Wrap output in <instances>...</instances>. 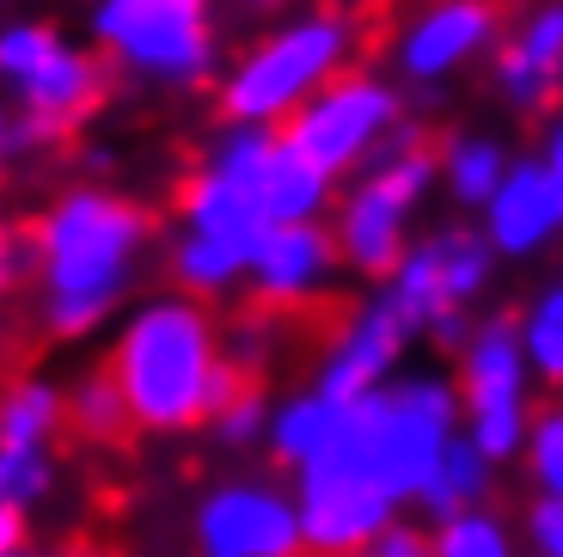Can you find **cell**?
Returning <instances> with one entry per match:
<instances>
[{"instance_id":"1","label":"cell","mask_w":563,"mask_h":557,"mask_svg":"<svg viewBox=\"0 0 563 557\" xmlns=\"http://www.w3.org/2000/svg\"><path fill=\"white\" fill-rule=\"evenodd\" d=\"M154 245V215L135 196L104 184L62 190L31 227V282L43 331L62 343L99 337L135 288V270Z\"/></svg>"},{"instance_id":"2","label":"cell","mask_w":563,"mask_h":557,"mask_svg":"<svg viewBox=\"0 0 563 557\" xmlns=\"http://www.w3.org/2000/svg\"><path fill=\"white\" fill-rule=\"evenodd\" d=\"M111 380L129 404V423L147 435L209 429V417L252 380L227 362L221 325L190 294H154L123 313L111 337Z\"/></svg>"},{"instance_id":"3","label":"cell","mask_w":563,"mask_h":557,"mask_svg":"<svg viewBox=\"0 0 563 557\" xmlns=\"http://www.w3.org/2000/svg\"><path fill=\"white\" fill-rule=\"evenodd\" d=\"M460 423H465V404H460L453 374L405 368L393 386L343 404L338 435H331V447H324L307 472L362 478V484H374L405 515V509H417L422 484L435 478V466L448 454V441L460 435Z\"/></svg>"},{"instance_id":"4","label":"cell","mask_w":563,"mask_h":557,"mask_svg":"<svg viewBox=\"0 0 563 557\" xmlns=\"http://www.w3.org/2000/svg\"><path fill=\"white\" fill-rule=\"evenodd\" d=\"M355 19L343 7H300L221 74V117L245 129H282L300 105L350 74Z\"/></svg>"},{"instance_id":"5","label":"cell","mask_w":563,"mask_h":557,"mask_svg":"<svg viewBox=\"0 0 563 557\" xmlns=\"http://www.w3.org/2000/svg\"><path fill=\"white\" fill-rule=\"evenodd\" d=\"M0 92L13 105V148H62L111 92V68L99 50H80L43 19L0 25Z\"/></svg>"},{"instance_id":"6","label":"cell","mask_w":563,"mask_h":557,"mask_svg":"<svg viewBox=\"0 0 563 557\" xmlns=\"http://www.w3.org/2000/svg\"><path fill=\"white\" fill-rule=\"evenodd\" d=\"M441 184L435 154L417 141V129H398V141L386 148L367 172H355V184L331 203V239H338L343 270L386 282L398 270V258L410 251V221L429 203V190Z\"/></svg>"},{"instance_id":"7","label":"cell","mask_w":563,"mask_h":557,"mask_svg":"<svg viewBox=\"0 0 563 557\" xmlns=\"http://www.w3.org/2000/svg\"><path fill=\"white\" fill-rule=\"evenodd\" d=\"M264 215H257L252 184L227 178L214 166H197L178 190V233L166 245L172 288L190 301H221V294L245 288L252 276V251L264 239Z\"/></svg>"},{"instance_id":"8","label":"cell","mask_w":563,"mask_h":557,"mask_svg":"<svg viewBox=\"0 0 563 557\" xmlns=\"http://www.w3.org/2000/svg\"><path fill=\"white\" fill-rule=\"evenodd\" d=\"M92 50L104 68L172 92L214 80V25L184 0H92Z\"/></svg>"},{"instance_id":"9","label":"cell","mask_w":563,"mask_h":557,"mask_svg":"<svg viewBox=\"0 0 563 557\" xmlns=\"http://www.w3.org/2000/svg\"><path fill=\"white\" fill-rule=\"evenodd\" d=\"M398 129H405V98H398V86L380 80V74L350 68L343 80L324 86L312 105H300V111L282 123V135H288L295 154H307L324 178L338 184V178H350V172L374 166V160L398 141Z\"/></svg>"},{"instance_id":"10","label":"cell","mask_w":563,"mask_h":557,"mask_svg":"<svg viewBox=\"0 0 563 557\" xmlns=\"http://www.w3.org/2000/svg\"><path fill=\"white\" fill-rule=\"evenodd\" d=\"M197 557H307L295 490L276 478H221L190 515Z\"/></svg>"},{"instance_id":"11","label":"cell","mask_w":563,"mask_h":557,"mask_svg":"<svg viewBox=\"0 0 563 557\" xmlns=\"http://www.w3.org/2000/svg\"><path fill=\"white\" fill-rule=\"evenodd\" d=\"M410 343H417V331H410L405 313L386 301V288L367 294L362 307H355L350 319L331 331V343H324V356H319V374H312V386H319L324 398H338V404H355V398L393 386V380L405 374Z\"/></svg>"},{"instance_id":"12","label":"cell","mask_w":563,"mask_h":557,"mask_svg":"<svg viewBox=\"0 0 563 557\" xmlns=\"http://www.w3.org/2000/svg\"><path fill=\"white\" fill-rule=\"evenodd\" d=\"M496 37H503V19H496L490 0H429L422 13L405 19V31L393 43V62L410 86H441L465 62L496 50Z\"/></svg>"},{"instance_id":"13","label":"cell","mask_w":563,"mask_h":557,"mask_svg":"<svg viewBox=\"0 0 563 557\" xmlns=\"http://www.w3.org/2000/svg\"><path fill=\"white\" fill-rule=\"evenodd\" d=\"M300 539L312 557H362L398 521V509L362 478L343 472H300L295 478Z\"/></svg>"},{"instance_id":"14","label":"cell","mask_w":563,"mask_h":557,"mask_svg":"<svg viewBox=\"0 0 563 557\" xmlns=\"http://www.w3.org/2000/svg\"><path fill=\"white\" fill-rule=\"evenodd\" d=\"M343 258H338V239L324 221H307V227H269L252 251V276L245 288L257 294L264 313H295V307H312L331 294Z\"/></svg>"},{"instance_id":"15","label":"cell","mask_w":563,"mask_h":557,"mask_svg":"<svg viewBox=\"0 0 563 557\" xmlns=\"http://www.w3.org/2000/svg\"><path fill=\"white\" fill-rule=\"evenodd\" d=\"M484 239H490L496 258H539L551 239L563 233V209L558 190H551L539 154H521L508 166V178L496 184V196L484 203Z\"/></svg>"},{"instance_id":"16","label":"cell","mask_w":563,"mask_h":557,"mask_svg":"<svg viewBox=\"0 0 563 557\" xmlns=\"http://www.w3.org/2000/svg\"><path fill=\"white\" fill-rule=\"evenodd\" d=\"M496 92L508 111H539L551 105L563 80V0H539L521 19V31L508 43H496V68H490Z\"/></svg>"},{"instance_id":"17","label":"cell","mask_w":563,"mask_h":557,"mask_svg":"<svg viewBox=\"0 0 563 557\" xmlns=\"http://www.w3.org/2000/svg\"><path fill=\"white\" fill-rule=\"evenodd\" d=\"M453 386H460L465 411H533L527 386H533V368H527V349L515 319H484L472 331V343L460 349V368H453Z\"/></svg>"},{"instance_id":"18","label":"cell","mask_w":563,"mask_h":557,"mask_svg":"<svg viewBox=\"0 0 563 557\" xmlns=\"http://www.w3.org/2000/svg\"><path fill=\"white\" fill-rule=\"evenodd\" d=\"M338 203V184L324 178L307 154L288 148V135H276L264 172H257V215L264 227H307V221H324V209Z\"/></svg>"},{"instance_id":"19","label":"cell","mask_w":563,"mask_h":557,"mask_svg":"<svg viewBox=\"0 0 563 557\" xmlns=\"http://www.w3.org/2000/svg\"><path fill=\"white\" fill-rule=\"evenodd\" d=\"M338 417H343V404L324 398L319 386H300V392H288V398H276V411H269V435H264L269 460H276L282 472H307L324 447H331Z\"/></svg>"},{"instance_id":"20","label":"cell","mask_w":563,"mask_h":557,"mask_svg":"<svg viewBox=\"0 0 563 557\" xmlns=\"http://www.w3.org/2000/svg\"><path fill=\"white\" fill-rule=\"evenodd\" d=\"M68 429V386L49 374H19L0 386V447H49Z\"/></svg>"},{"instance_id":"21","label":"cell","mask_w":563,"mask_h":557,"mask_svg":"<svg viewBox=\"0 0 563 557\" xmlns=\"http://www.w3.org/2000/svg\"><path fill=\"white\" fill-rule=\"evenodd\" d=\"M441 166V184H448V196L460 203V209H478L496 196V184L508 178V166H515V154H508L496 135H478V129H465V135H453L448 148L435 154Z\"/></svg>"},{"instance_id":"22","label":"cell","mask_w":563,"mask_h":557,"mask_svg":"<svg viewBox=\"0 0 563 557\" xmlns=\"http://www.w3.org/2000/svg\"><path fill=\"white\" fill-rule=\"evenodd\" d=\"M490 490H496V466L484 460L465 435H453L448 454H441V466H435V478L422 484L417 509L429 515V527H435V521L460 515V509H484V502H490Z\"/></svg>"},{"instance_id":"23","label":"cell","mask_w":563,"mask_h":557,"mask_svg":"<svg viewBox=\"0 0 563 557\" xmlns=\"http://www.w3.org/2000/svg\"><path fill=\"white\" fill-rule=\"evenodd\" d=\"M429 551L435 557H521V527L503 509H460V515L429 527Z\"/></svg>"},{"instance_id":"24","label":"cell","mask_w":563,"mask_h":557,"mask_svg":"<svg viewBox=\"0 0 563 557\" xmlns=\"http://www.w3.org/2000/svg\"><path fill=\"white\" fill-rule=\"evenodd\" d=\"M68 429L80 435V441H92V447H104V441H117V435L135 429L123 392H117V380H111V368H86V374L68 380Z\"/></svg>"},{"instance_id":"25","label":"cell","mask_w":563,"mask_h":557,"mask_svg":"<svg viewBox=\"0 0 563 557\" xmlns=\"http://www.w3.org/2000/svg\"><path fill=\"white\" fill-rule=\"evenodd\" d=\"M435 258H441V282H448V301L453 307H472L484 288H490V270H496V251L478 227H435Z\"/></svg>"},{"instance_id":"26","label":"cell","mask_w":563,"mask_h":557,"mask_svg":"<svg viewBox=\"0 0 563 557\" xmlns=\"http://www.w3.org/2000/svg\"><path fill=\"white\" fill-rule=\"evenodd\" d=\"M515 331H521V349H527L533 380L563 386V282H545V288L527 301L521 319H515Z\"/></svg>"},{"instance_id":"27","label":"cell","mask_w":563,"mask_h":557,"mask_svg":"<svg viewBox=\"0 0 563 557\" xmlns=\"http://www.w3.org/2000/svg\"><path fill=\"white\" fill-rule=\"evenodd\" d=\"M56 490V454L49 447H0V509L31 515Z\"/></svg>"},{"instance_id":"28","label":"cell","mask_w":563,"mask_h":557,"mask_svg":"<svg viewBox=\"0 0 563 557\" xmlns=\"http://www.w3.org/2000/svg\"><path fill=\"white\" fill-rule=\"evenodd\" d=\"M269 411H276V404H269V398H264V386L252 380V386H240V392H233V398H227L221 411L209 417V435L227 447V454L264 447V435H269Z\"/></svg>"},{"instance_id":"29","label":"cell","mask_w":563,"mask_h":557,"mask_svg":"<svg viewBox=\"0 0 563 557\" xmlns=\"http://www.w3.org/2000/svg\"><path fill=\"white\" fill-rule=\"evenodd\" d=\"M527 429H533V411H465L460 435L478 447L490 466H508L527 454Z\"/></svg>"},{"instance_id":"30","label":"cell","mask_w":563,"mask_h":557,"mask_svg":"<svg viewBox=\"0 0 563 557\" xmlns=\"http://www.w3.org/2000/svg\"><path fill=\"white\" fill-rule=\"evenodd\" d=\"M527 478H533L539 496H563V404L533 411V429H527Z\"/></svg>"},{"instance_id":"31","label":"cell","mask_w":563,"mask_h":557,"mask_svg":"<svg viewBox=\"0 0 563 557\" xmlns=\"http://www.w3.org/2000/svg\"><path fill=\"white\" fill-rule=\"evenodd\" d=\"M221 343H227V362H233L245 380H252V374H264V362H269V343H276V331H269L264 307H257V313H245V319L221 325Z\"/></svg>"},{"instance_id":"32","label":"cell","mask_w":563,"mask_h":557,"mask_svg":"<svg viewBox=\"0 0 563 557\" xmlns=\"http://www.w3.org/2000/svg\"><path fill=\"white\" fill-rule=\"evenodd\" d=\"M521 545H533V557H563V496H533L527 502Z\"/></svg>"},{"instance_id":"33","label":"cell","mask_w":563,"mask_h":557,"mask_svg":"<svg viewBox=\"0 0 563 557\" xmlns=\"http://www.w3.org/2000/svg\"><path fill=\"white\" fill-rule=\"evenodd\" d=\"M362 557H435V551H429V527H410V521L398 515L393 527H386L380 539L367 545Z\"/></svg>"},{"instance_id":"34","label":"cell","mask_w":563,"mask_h":557,"mask_svg":"<svg viewBox=\"0 0 563 557\" xmlns=\"http://www.w3.org/2000/svg\"><path fill=\"white\" fill-rule=\"evenodd\" d=\"M31 276V233H0V294Z\"/></svg>"},{"instance_id":"35","label":"cell","mask_w":563,"mask_h":557,"mask_svg":"<svg viewBox=\"0 0 563 557\" xmlns=\"http://www.w3.org/2000/svg\"><path fill=\"white\" fill-rule=\"evenodd\" d=\"M472 331H478V325H472V313H441L435 325H429V343H441V349H453V356H460L465 343H472Z\"/></svg>"},{"instance_id":"36","label":"cell","mask_w":563,"mask_h":557,"mask_svg":"<svg viewBox=\"0 0 563 557\" xmlns=\"http://www.w3.org/2000/svg\"><path fill=\"white\" fill-rule=\"evenodd\" d=\"M539 166H545L551 190H558V209H563V111L551 117V129H545V148H539Z\"/></svg>"},{"instance_id":"37","label":"cell","mask_w":563,"mask_h":557,"mask_svg":"<svg viewBox=\"0 0 563 557\" xmlns=\"http://www.w3.org/2000/svg\"><path fill=\"white\" fill-rule=\"evenodd\" d=\"M25 545H31L25 515H19V509H0V557H19Z\"/></svg>"},{"instance_id":"38","label":"cell","mask_w":563,"mask_h":557,"mask_svg":"<svg viewBox=\"0 0 563 557\" xmlns=\"http://www.w3.org/2000/svg\"><path fill=\"white\" fill-rule=\"evenodd\" d=\"M184 7H197V13H209V7H214V0H184Z\"/></svg>"},{"instance_id":"39","label":"cell","mask_w":563,"mask_h":557,"mask_svg":"<svg viewBox=\"0 0 563 557\" xmlns=\"http://www.w3.org/2000/svg\"><path fill=\"white\" fill-rule=\"evenodd\" d=\"M19 557H49V551H37V545H25V551H19Z\"/></svg>"},{"instance_id":"40","label":"cell","mask_w":563,"mask_h":557,"mask_svg":"<svg viewBox=\"0 0 563 557\" xmlns=\"http://www.w3.org/2000/svg\"><path fill=\"white\" fill-rule=\"evenodd\" d=\"M0 184H7V148H0Z\"/></svg>"},{"instance_id":"41","label":"cell","mask_w":563,"mask_h":557,"mask_svg":"<svg viewBox=\"0 0 563 557\" xmlns=\"http://www.w3.org/2000/svg\"><path fill=\"white\" fill-rule=\"evenodd\" d=\"M0 7H7V0H0Z\"/></svg>"}]
</instances>
